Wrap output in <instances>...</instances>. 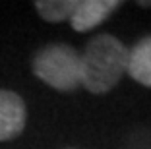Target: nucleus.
I'll return each instance as SVG.
<instances>
[{"mask_svg":"<svg viewBox=\"0 0 151 149\" xmlns=\"http://www.w3.org/2000/svg\"><path fill=\"white\" fill-rule=\"evenodd\" d=\"M81 85L91 93H107L128 68V48L114 35H97L80 54Z\"/></svg>","mask_w":151,"mask_h":149,"instance_id":"nucleus-1","label":"nucleus"},{"mask_svg":"<svg viewBox=\"0 0 151 149\" xmlns=\"http://www.w3.org/2000/svg\"><path fill=\"white\" fill-rule=\"evenodd\" d=\"M33 72L58 91H74L81 85L80 53L64 43L47 45L33 58Z\"/></svg>","mask_w":151,"mask_h":149,"instance_id":"nucleus-2","label":"nucleus"},{"mask_svg":"<svg viewBox=\"0 0 151 149\" xmlns=\"http://www.w3.org/2000/svg\"><path fill=\"white\" fill-rule=\"evenodd\" d=\"M25 103L14 91L0 89V141L14 140L25 128Z\"/></svg>","mask_w":151,"mask_h":149,"instance_id":"nucleus-3","label":"nucleus"},{"mask_svg":"<svg viewBox=\"0 0 151 149\" xmlns=\"http://www.w3.org/2000/svg\"><path fill=\"white\" fill-rule=\"evenodd\" d=\"M118 6V0H78L70 23L76 31H89L105 22Z\"/></svg>","mask_w":151,"mask_h":149,"instance_id":"nucleus-4","label":"nucleus"},{"mask_svg":"<svg viewBox=\"0 0 151 149\" xmlns=\"http://www.w3.org/2000/svg\"><path fill=\"white\" fill-rule=\"evenodd\" d=\"M126 72L138 83L151 87V35L139 39L128 50V68H126Z\"/></svg>","mask_w":151,"mask_h":149,"instance_id":"nucleus-5","label":"nucleus"},{"mask_svg":"<svg viewBox=\"0 0 151 149\" xmlns=\"http://www.w3.org/2000/svg\"><path fill=\"white\" fill-rule=\"evenodd\" d=\"M76 4L78 0H39L35 2V8L43 19L56 23L62 19H70Z\"/></svg>","mask_w":151,"mask_h":149,"instance_id":"nucleus-6","label":"nucleus"}]
</instances>
